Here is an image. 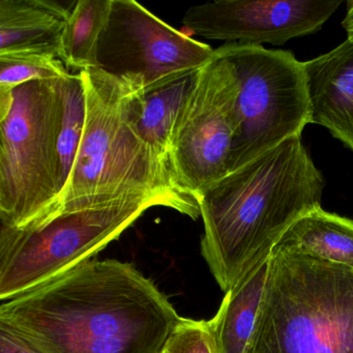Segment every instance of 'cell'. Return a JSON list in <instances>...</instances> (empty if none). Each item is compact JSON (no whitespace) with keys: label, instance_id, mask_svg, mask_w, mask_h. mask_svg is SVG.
<instances>
[{"label":"cell","instance_id":"obj_19","mask_svg":"<svg viewBox=\"0 0 353 353\" xmlns=\"http://www.w3.org/2000/svg\"><path fill=\"white\" fill-rule=\"evenodd\" d=\"M164 353H219L210 320L181 317Z\"/></svg>","mask_w":353,"mask_h":353},{"label":"cell","instance_id":"obj_3","mask_svg":"<svg viewBox=\"0 0 353 353\" xmlns=\"http://www.w3.org/2000/svg\"><path fill=\"white\" fill-rule=\"evenodd\" d=\"M78 75L85 102L83 135L59 210L146 198L199 218V201L177 185L138 131L136 84L98 68Z\"/></svg>","mask_w":353,"mask_h":353},{"label":"cell","instance_id":"obj_1","mask_svg":"<svg viewBox=\"0 0 353 353\" xmlns=\"http://www.w3.org/2000/svg\"><path fill=\"white\" fill-rule=\"evenodd\" d=\"M133 264L88 261L3 301L0 320L44 353H164L181 321Z\"/></svg>","mask_w":353,"mask_h":353},{"label":"cell","instance_id":"obj_21","mask_svg":"<svg viewBox=\"0 0 353 353\" xmlns=\"http://www.w3.org/2000/svg\"><path fill=\"white\" fill-rule=\"evenodd\" d=\"M346 16L343 20L342 26L347 32V39L353 41V0L347 1Z\"/></svg>","mask_w":353,"mask_h":353},{"label":"cell","instance_id":"obj_4","mask_svg":"<svg viewBox=\"0 0 353 353\" xmlns=\"http://www.w3.org/2000/svg\"><path fill=\"white\" fill-rule=\"evenodd\" d=\"M245 353H353V270L272 250Z\"/></svg>","mask_w":353,"mask_h":353},{"label":"cell","instance_id":"obj_15","mask_svg":"<svg viewBox=\"0 0 353 353\" xmlns=\"http://www.w3.org/2000/svg\"><path fill=\"white\" fill-rule=\"evenodd\" d=\"M196 74L146 94L138 90L134 99L138 131L175 181L171 165V135L181 103L191 88Z\"/></svg>","mask_w":353,"mask_h":353},{"label":"cell","instance_id":"obj_16","mask_svg":"<svg viewBox=\"0 0 353 353\" xmlns=\"http://www.w3.org/2000/svg\"><path fill=\"white\" fill-rule=\"evenodd\" d=\"M112 0H79L72 10L61 40L59 59L73 74L97 68L99 43Z\"/></svg>","mask_w":353,"mask_h":353},{"label":"cell","instance_id":"obj_10","mask_svg":"<svg viewBox=\"0 0 353 353\" xmlns=\"http://www.w3.org/2000/svg\"><path fill=\"white\" fill-rule=\"evenodd\" d=\"M342 0H218L189 8L183 24L206 40L284 45L315 34Z\"/></svg>","mask_w":353,"mask_h":353},{"label":"cell","instance_id":"obj_14","mask_svg":"<svg viewBox=\"0 0 353 353\" xmlns=\"http://www.w3.org/2000/svg\"><path fill=\"white\" fill-rule=\"evenodd\" d=\"M274 250L305 254L353 270V220L317 208L299 218Z\"/></svg>","mask_w":353,"mask_h":353},{"label":"cell","instance_id":"obj_5","mask_svg":"<svg viewBox=\"0 0 353 353\" xmlns=\"http://www.w3.org/2000/svg\"><path fill=\"white\" fill-rule=\"evenodd\" d=\"M61 79L0 92V223L21 229L59 212Z\"/></svg>","mask_w":353,"mask_h":353},{"label":"cell","instance_id":"obj_17","mask_svg":"<svg viewBox=\"0 0 353 353\" xmlns=\"http://www.w3.org/2000/svg\"><path fill=\"white\" fill-rule=\"evenodd\" d=\"M61 88L63 113L59 137V154L63 196L71 177L83 135L85 102L83 85L78 74H71L68 77L63 78Z\"/></svg>","mask_w":353,"mask_h":353},{"label":"cell","instance_id":"obj_2","mask_svg":"<svg viewBox=\"0 0 353 353\" xmlns=\"http://www.w3.org/2000/svg\"><path fill=\"white\" fill-rule=\"evenodd\" d=\"M323 176L301 137L285 140L210 185L199 197L201 254L227 292L270 258L301 216L321 208Z\"/></svg>","mask_w":353,"mask_h":353},{"label":"cell","instance_id":"obj_7","mask_svg":"<svg viewBox=\"0 0 353 353\" xmlns=\"http://www.w3.org/2000/svg\"><path fill=\"white\" fill-rule=\"evenodd\" d=\"M216 53L232 65L239 84L230 173L285 140L301 137L312 123L311 101L305 65L289 51L225 43Z\"/></svg>","mask_w":353,"mask_h":353},{"label":"cell","instance_id":"obj_18","mask_svg":"<svg viewBox=\"0 0 353 353\" xmlns=\"http://www.w3.org/2000/svg\"><path fill=\"white\" fill-rule=\"evenodd\" d=\"M59 57L41 54L0 55V92H10L26 82L61 79L71 75Z\"/></svg>","mask_w":353,"mask_h":353},{"label":"cell","instance_id":"obj_11","mask_svg":"<svg viewBox=\"0 0 353 353\" xmlns=\"http://www.w3.org/2000/svg\"><path fill=\"white\" fill-rule=\"evenodd\" d=\"M312 123L353 150V41L303 63Z\"/></svg>","mask_w":353,"mask_h":353},{"label":"cell","instance_id":"obj_8","mask_svg":"<svg viewBox=\"0 0 353 353\" xmlns=\"http://www.w3.org/2000/svg\"><path fill=\"white\" fill-rule=\"evenodd\" d=\"M239 92L232 65L216 53L196 74L179 108L171 135V165L179 187L198 201L230 170Z\"/></svg>","mask_w":353,"mask_h":353},{"label":"cell","instance_id":"obj_20","mask_svg":"<svg viewBox=\"0 0 353 353\" xmlns=\"http://www.w3.org/2000/svg\"><path fill=\"white\" fill-rule=\"evenodd\" d=\"M0 353H44L9 324L0 320Z\"/></svg>","mask_w":353,"mask_h":353},{"label":"cell","instance_id":"obj_9","mask_svg":"<svg viewBox=\"0 0 353 353\" xmlns=\"http://www.w3.org/2000/svg\"><path fill=\"white\" fill-rule=\"evenodd\" d=\"M214 54L210 45L171 28L135 0H112L97 68L146 94L198 73Z\"/></svg>","mask_w":353,"mask_h":353},{"label":"cell","instance_id":"obj_6","mask_svg":"<svg viewBox=\"0 0 353 353\" xmlns=\"http://www.w3.org/2000/svg\"><path fill=\"white\" fill-rule=\"evenodd\" d=\"M146 198L63 208L24 228L0 227V299L9 301L42 286L119 239L150 208Z\"/></svg>","mask_w":353,"mask_h":353},{"label":"cell","instance_id":"obj_12","mask_svg":"<svg viewBox=\"0 0 353 353\" xmlns=\"http://www.w3.org/2000/svg\"><path fill=\"white\" fill-rule=\"evenodd\" d=\"M76 1L1 0L0 55L59 57L68 18Z\"/></svg>","mask_w":353,"mask_h":353},{"label":"cell","instance_id":"obj_13","mask_svg":"<svg viewBox=\"0 0 353 353\" xmlns=\"http://www.w3.org/2000/svg\"><path fill=\"white\" fill-rule=\"evenodd\" d=\"M270 258L260 262L227 291L218 313L210 319L219 353H245L259 315Z\"/></svg>","mask_w":353,"mask_h":353}]
</instances>
